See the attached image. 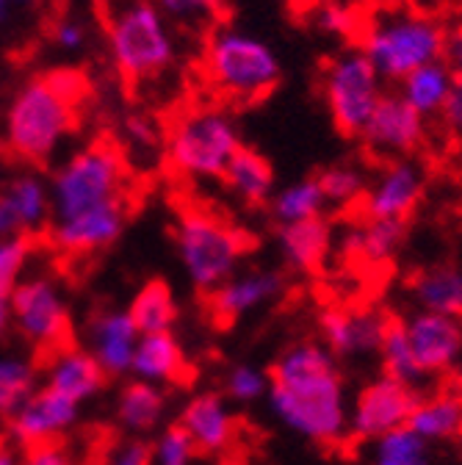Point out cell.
<instances>
[{"mask_svg":"<svg viewBox=\"0 0 462 465\" xmlns=\"http://www.w3.org/2000/svg\"><path fill=\"white\" fill-rule=\"evenodd\" d=\"M269 404L274 416L313 443H340L349 427L346 388L338 358L316 341L288 346L269 371Z\"/></svg>","mask_w":462,"mask_h":465,"instance_id":"6da1fadb","label":"cell"},{"mask_svg":"<svg viewBox=\"0 0 462 465\" xmlns=\"http://www.w3.org/2000/svg\"><path fill=\"white\" fill-rule=\"evenodd\" d=\"M103 23L113 67L131 89L155 84L175 67V25L152 0H103Z\"/></svg>","mask_w":462,"mask_h":465,"instance_id":"7a4b0ae2","label":"cell"},{"mask_svg":"<svg viewBox=\"0 0 462 465\" xmlns=\"http://www.w3.org/2000/svg\"><path fill=\"white\" fill-rule=\"evenodd\" d=\"M202 75L221 100L252 105L277 89L282 67L269 42L233 25H216L205 39Z\"/></svg>","mask_w":462,"mask_h":465,"instance_id":"3957f363","label":"cell"},{"mask_svg":"<svg viewBox=\"0 0 462 465\" xmlns=\"http://www.w3.org/2000/svg\"><path fill=\"white\" fill-rule=\"evenodd\" d=\"M81 108L53 92L42 75L25 81L9 100L4 116L6 147L25 163H50L78 131Z\"/></svg>","mask_w":462,"mask_h":465,"instance_id":"277c9868","label":"cell"},{"mask_svg":"<svg viewBox=\"0 0 462 465\" xmlns=\"http://www.w3.org/2000/svg\"><path fill=\"white\" fill-rule=\"evenodd\" d=\"M446 47V31L413 12H379L360 31V50L382 81L398 84L418 67L440 62Z\"/></svg>","mask_w":462,"mask_h":465,"instance_id":"5b68a950","label":"cell"},{"mask_svg":"<svg viewBox=\"0 0 462 465\" xmlns=\"http://www.w3.org/2000/svg\"><path fill=\"white\" fill-rule=\"evenodd\" d=\"M175 242L192 285L202 294H211L233 277L252 247L244 230L205 208H186L178 216Z\"/></svg>","mask_w":462,"mask_h":465,"instance_id":"8992f818","label":"cell"},{"mask_svg":"<svg viewBox=\"0 0 462 465\" xmlns=\"http://www.w3.org/2000/svg\"><path fill=\"white\" fill-rule=\"evenodd\" d=\"M120 197H128V163L123 150L108 139L75 150L50 181L53 219H64Z\"/></svg>","mask_w":462,"mask_h":465,"instance_id":"52a82bcc","label":"cell"},{"mask_svg":"<svg viewBox=\"0 0 462 465\" xmlns=\"http://www.w3.org/2000/svg\"><path fill=\"white\" fill-rule=\"evenodd\" d=\"M241 147V134L227 108L197 105L183 111L163 136L166 161L183 178H221L227 161Z\"/></svg>","mask_w":462,"mask_h":465,"instance_id":"ba28073f","label":"cell"},{"mask_svg":"<svg viewBox=\"0 0 462 465\" xmlns=\"http://www.w3.org/2000/svg\"><path fill=\"white\" fill-rule=\"evenodd\" d=\"M321 94L338 134L355 139L385 92L366 53L360 47H343L321 70Z\"/></svg>","mask_w":462,"mask_h":465,"instance_id":"9c48e42d","label":"cell"},{"mask_svg":"<svg viewBox=\"0 0 462 465\" xmlns=\"http://www.w3.org/2000/svg\"><path fill=\"white\" fill-rule=\"evenodd\" d=\"M12 324L42 355L70 346V308L47 277H25L9 294Z\"/></svg>","mask_w":462,"mask_h":465,"instance_id":"30bf717a","label":"cell"},{"mask_svg":"<svg viewBox=\"0 0 462 465\" xmlns=\"http://www.w3.org/2000/svg\"><path fill=\"white\" fill-rule=\"evenodd\" d=\"M421 396H424L421 391L404 385L398 380H390L385 374L379 380H371L355 396L346 435L366 443V440H377L393 430L408 427Z\"/></svg>","mask_w":462,"mask_h":465,"instance_id":"8fae6325","label":"cell"},{"mask_svg":"<svg viewBox=\"0 0 462 465\" xmlns=\"http://www.w3.org/2000/svg\"><path fill=\"white\" fill-rule=\"evenodd\" d=\"M128 216H131V200L120 197L78 211L64 219H53L47 227V236L50 244L55 250H62L64 255H92L123 236Z\"/></svg>","mask_w":462,"mask_h":465,"instance_id":"7c38bea8","label":"cell"},{"mask_svg":"<svg viewBox=\"0 0 462 465\" xmlns=\"http://www.w3.org/2000/svg\"><path fill=\"white\" fill-rule=\"evenodd\" d=\"M78 411L81 404L55 393L53 388H36L9 416V435L25 451L62 440V435L70 432L78 421Z\"/></svg>","mask_w":462,"mask_h":465,"instance_id":"4fadbf2b","label":"cell"},{"mask_svg":"<svg viewBox=\"0 0 462 465\" xmlns=\"http://www.w3.org/2000/svg\"><path fill=\"white\" fill-rule=\"evenodd\" d=\"M424 134H427L424 116L413 105L404 103L396 92L379 97L369 123L360 131V139L374 155L401 158L416 153L424 144Z\"/></svg>","mask_w":462,"mask_h":465,"instance_id":"5bb4252c","label":"cell"},{"mask_svg":"<svg viewBox=\"0 0 462 465\" xmlns=\"http://www.w3.org/2000/svg\"><path fill=\"white\" fill-rule=\"evenodd\" d=\"M390 316L363 308H327L319 316V330L332 358L379 355L382 335Z\"/></svg>","mask_w":462,"mask_h":465,"instance_id":"9a60e30c","label":"cell"},{"mask_svg":"<svg viewBox=\"0 0 462 465\" xmlns=\"http://www.w3.org/2000/svg\"><path fill=\"white\" fill-rule=\"evenodd\" d=\"M408 341L418 369L429 374H443L457 366L462 358V322L440 313H416L404 322Z\"/></svg>","mask_w":462,"mask_h":465,"instance_id":"2e32d148","label":"cell"},{"mask_svg":"<svg viewBox=\"0 0 462 465\" xmlns=\"http://www.w3.org/2000/svg\"><path fill=\"white\" fill-rule=\"evenodd\" d=\"M424 197V172L413 161H393L360 203L366 219L408 222Z\"/></svg>","mask_w":462,"mask_h":465,"instance_id":"e0dca14e","label":"cell"},{"mask_svg":"<svg viewBox=\"0 0 462 465\" xmlns=\"http://www.w3.org/2000/svg\"><path fill=\"white\" fill-rule=\"evenodd\" d=\"M285 288V280L280 272H266V269H250L244 274H233L224 280L216 291L208 294V308L216 316V322L230 324L239 316L274 302Z\"/></svg>","mask_w":462,"mask_h":465,"instance_id":"ac0fdd59","label":"cell"},{"mask_svg":"<svg viewBox=\"0 0 462 465\" xmlns=\"http://www.w3.org/2000/svg\"><path fill=\"white\" fill-rule=\"evenodd\" d=\"M44 377H47V388L73 399L75 404H84L86 399L97 396L108 382V374L103 371V366L94 361L89 349L73 343L47 355Z\"/></svg>","mask_w":462,"mask_h":465,"instance_id":"d6986e66","label":"cell"},{"mask_svg":"<svg viewBox=\"0 0 462 465\" xmlns=\"http://www.w3.org/2000/svg\"><path fill=\"white\" fill-rule=\"evenodd\" d=\"M89 341L94 361L108 377H120L131 371L133 352L139 343V330L131 322L128 311H103L89 322Z\"/></svg>","mask_w":462,"mask_h":465,"instance_id":"ffe728a7","label":"cell"},{"mask_svg":"<svg viewBox=\"0 0 462 465\" xmlns=\"http://www.w3.org/2000/svg\"><path fill=\"white\" fill-rule=\"evenodd\" d=\"M181 427L189 432L200 454H224L236 440L239 424L230 407L216 393H202L186 404Z\"/></svg>","mask_w":462,"mask_h":465,"instance_id":"44dd1931","label":"cell"},{"mask_svg":"<svg viewBox=\"0 0 462 465\" xmlns=\"http://www.w3.org/2000/svg\"><path fill=\"white\" fill-rule=\"evenodd\" d=\"M277 242L288 266L302 274H313L327 263L332 247V227L324 216L280 224Z\"/></svg>","mask_w":462,"mask_h":465,"instance_id":"7402d4cb","label":"cell"},{"mask_svg":"<svg viewBox=\"0 0 462 465\" xmlns=\"http://www.w3.org/2000/svg\"><path fill=\"white\" fill-rule=\"evenodd\" d=\"M131 371L136 374V380H144L152 385H163V382L175 385L189 374L183 346L172 335V330L139 335Z\"/></svg>","mask_w":462,"mask_h":465,"instance_id":"603a6c76","label":"cell"},{"mask_svg":"<svg viewBox=\"0 0 462 465\" xmlns=\"http://www.w3.org/2000/svg\"><path fill=\"white\" fill-rule=\"evenodd\" d=\"M0 200L12 211L20 236H34L44 230L53 219V203H50V183H44L36 172H23L4 186Z\"/></svg>","mask_w":462,"mask_h":465,"instance_id":"cb8c5ba5","label":"cell"},{"mask_svg":"<svg viewBox=\"0 0 462 465\" xmlns=\"http://www.w3.org/2000/svg\"><path fill=\"white\" fill-rule=\"evenodd\" d=\"M230 192H233L241 203L247 205H263L271 197V186H274V169L266 161V155H260L255 147L241 144L233 158L227 161L221 178H219Z\"/></svg>","mask_w":462,"mask_h":465,"instance_id":"d4e9b609","label":"cell"},{"mask_svg":"<svg viewBox=\"0 0 462 465\" xmlns=\"http://www.w3.org/2000/svg\"><path fill=\"white\" fill-rule=\"evenodd\" d=\"M408 427L429 440H457L462 438V391H437L421 396Z\"/></svg>","mask_w":462,"mask_h":465,"instance_id":"484cf974","label":"cell"},{"mask_svg":"<svg viewBox=\"0 0 462 465\" xmlns=\"http://www.w3.org/2000/svg\"><path fill=\"white\" fill-rule=\"evenodd\" d=\"M413 297L427 313H440L462 322V272L454 266H435L421 272L413 285Z\"/></svg>","mask_w":462,"mask_h":465,"instance_id":"4316f807","label":"cell"},{"mask_svg":"<svg viewBox=\"0 0 462 465\" xmlns=\"http://www.w3.org/2000/svg\"><path fill=\"white\" fill-rule=\"evenodd\" d=\"M404 232H408V222L398 219H366V224L355 227L343 242V250L352 258L363 263H385L396 255V250L404 242Z\"/></svg>","mask_w":462,"mask_h":465,"instance_id":"83f0119b","label":"cell"},{"mask_svg":"<svg viewBox=\"0 0 462 465\" xmlns=\"http://www.w3.org/2000/svg\"><path fill=\"white\" fill-rule=\"evenodd\" d=\"M166 411V396L161 385L133 380L120 391L117 399V419L131 432H150L158 427L161 416Z\"/></svg>","mask_w":462,"mask_h":465,"instance_id":"f1b7e54d","label":"cell"},{"mask_svg":"<svg viewBox=\"0 0 462 465\" xmlns=\"http://www.w3.org/2000/svg\"><path fill=\"white\" fill-rule=\"evenodd\" d=\"M131 322L136 324L139 335L147 332H169L172 324L178 319V305L175 297H172V288L163 280H147L139 294L133 297L131 308H128Z\"/></svg>","mask_w":462,"mask_h":465,"instance_id":"f546056e","label":"cell"},{"mask_svg":"<svg viewBox=\"0 0 462 465\" xmlns=\"http://www.w3.org/2000/svg\"><path fill=\"white\" fill-rule=\"evenodd\" d=\"M398 97L413 105L421 116L437 114L454 86L451 73L446 70L443 62H432L427 67H418L416 73H410L404 81H398Z\"/></svg>","mask_w":462,"mask_h":465,"instance_id":"4dcf8cb0","label":"cell"},{"mask_svg":"<svg viewBox=\"0 0 462 465\" xmlns=\"http://www.w3.org/2000/svg\"><path fill=\"white\" fill-rule=\"evenodd\" d=\"M379 358H382L385 377L398 380L404 385L421 391V382L427 380V374L418 369V363L413 358V349H410V341H408V330H404V319L390 316V322L385 327V335H382Z\"/></svg>","mask_w":462,"mask_h":465,"instance_id":"1f68e13d","label":"cell"},{"mask_svg":"<svg viewBox=\"0 0 462 465\" xmlns=\"http://www.w3.org/2000/svg\"><path fill=\"white\" fill-rule=\"evenodd\" d=\"M269 200H271V216L280 224H291V222H302V219L321 216L324 213V205H327V200H324L316 178H308V181L285 186L282 192H277Z\"/></svg>","mask_w":462,"mask_h":465,"instance_id":"d6a6232c","label":"cell"},{"mask_svg":"<svg viewBox=\"0 0 462 465\" xmlns=\"http://www.w3.org/2000/svg\"><path fill=\"white\" fill-rule=\"evenodd\" d=\"M371 465H429V443L410 427L371 440Z\"/></svg>","mask_w":462,"mask_h":465,"instance_id":"836d02e7","label":"cell"},{"mask_svg":"<svg viewBox=\"0 0 462 465\" xmlns=\"http://www.w3.org/2000/svg\"><path fill=\"white\" fill-rule=\"evenodd\" d=\"M36 391V369L23 358H0V416L9 419Z\"/></svg>","mask_w":462,"mask_h":465,"instance_id":"e575fe53","label":"cell"},{"mask_svg":"<svg viewBox=\"0 0 462 465\" xmlns=\"http://www.w3.org/2000/svg\"><path fill=\"white\" fill-rule=\"evenodd\" d=\"M175 28H216L224 15V0H152Z\"/></svg>","mask_w":462,"mask_h":465,"instance_id":"d590c367","label":"cell"},{"mask_svg":"<svg viewBox=\"0 0 462 465\" xmlns=\"http://www.w3.org/2000/svg\"><path fill=\"white\" fill-rule=\"evenodd\" d=\"M327 203L352 205L363 197V174L355 166H329L316 178Z\"/></svg>","mask_w":462,"mask_h":465,"instance_id":"8d00e7d4","label":"cell"},{"mask_svg":"<svg viewBox=\"0 0 462 465\" xmlns=\"http://www.w3.org/2000/svg\"><path fill=\"white\" fill-rule=\"evenodd\" d=\"M28 258H31V239L28 236L0 239V297L9 300L15 285L23 280Z\"/></svg>","mask_w":462,"mask_h":465,"instance_id":"74e56055","label":"cell"},{"mask_svg":"<svg viewBox=\"0 0 462 465\" xmlns=\"http://www.w3.org/2000/svg\"><path fill=\"white\" fill-rule=\"evenodd\" d=\"M197 446L181 424L166 427L152 446V465H192L197 457Z\"/></svg>","mask_w":462,"mask_h":465,"instance_id":"f35d334b","label":"cell"},{"mask_svg":"<svg viewBox=\"0 0 462 465\" xmlns=\"http://www.w3.org/2000/svg\"><path fill=\"white\" fill-rule=\"evenodd\" d=\"M42 78L47 81L53 92H59L64 100H70L78 108H84V103L89 100V92H92L89 78L75 67H55V70L42 73Z\"/></svg>","mask_w":462,"mask_h":465,"instance_id":"ab89813d","label":"cell"},{"mask_svg":"<svg viewBox=\"0 0 462 465\" xmlns=\"http://www.w3.org/2000/svg\"><path fill=\"white\" fill-rule=\"evenodd\" d=\"M269 391V380L255 366H236L227 374V396L236 401H255Z\"/></svg>","mask_w":462,"mask_h":465,"instance_id":"60d3db41","label":"cell"},{"mask_svg":"<svg viewBox=\"0 0 462 465\" xmlns=\"http://www.w3.org/2000/svg\"><path fill=\"white\" fill-rule=\"evenodd\" d=\"M313 25L321 28L324 34H332V36H355V34H360L358 17L349 9H346V6L335 4V0H329V4H321L316 9Z\"/></svg>","mask_w":462,"mask_h":465,"instance_id":"b9f144b4","label":"cell"},{"mask_svg":"<svg viewBox=\"0 0 462 465\" xmlns=\"http://www.w3.org/2000/svg\"><path fill=\"white\" fill-rule=\"evenodd\" d=\"M50 39H53L55 47L64 50V53H81L89 45V28L78 17H64V20H59L53 25Z\"/></svg>","mask_w":462,"mask_h":465,"instance_id":"7bdbcfd3","label":"cell"},{"mask_svg":"<svg viewBox=\"0 0 462 465\" xmlns=\"http://www.w3.org/2000/svg\"><path fill=\"white\" fill-rule=\"evenodd\" d=\"M125 136L139 147V150H158L163 144L161 128L155 125L152 116L147 114H131L125 120Z\"/></svg>","mask_w":462,"mask_h":465,"instance_id":"ee69618b","label":"cell"},{"mask_svg":"<svg viewBox=\"0 0 462 465\" xmlns=\"http://www.w3.org/2000/svg\"><path fill=\"white\" fill-rule=\"evenodd\" d=\"M25 465H81L73 451L62 443V440H53L36 449L25 451Z\"/></svg>","mask_w":462,"mask_h":465,"instance_id":"f6af8a7d","label":"cell"},{"mask_svg":"<svg viewBox=\"0 0 462 465\" xmlns=\"http://www.w3.org/2000/svg\"><path fill=\"white\" fill-rule=\"evenodd\" d=\"M105 465H152V446L144 440H131L113 451Z\"/></svg>","mask_w":462,"mask_h":465,"instance_id":"bcb514c9","label":"cell"},{"mask_svg":"<svg viewBox=\"0 0 462 465\" xmlns=\"http://www.w3.org/2000/svg\"><path fill=\"white\" fill-rule=\"evenodd\" d=\"M437 114H440L443 125L451 134L462 136V84L454 81V86H451V92H448V97H446V103H443V108Z\"/></svg>","mask_w":462,"mask_h":465,"instance_id":"7dc6e473","label":"cell"},{"mask_svg":"<svg viewBox=\"0 0 462 465\" xmlns=\"http://www.w3.org/2000/svg\"><path fill=\"white\" fill-rule=\"evenodd\" d=\"M440 62L446 64V70L451 73V78L457 84H462V31L454 36H446V47H443V58Z\"/></svg>","mask_w":462,"mask_h":465,"instance_id":"c3c4849f","label":"cell"},{"mask_svg":"<svg viewBox=\"0 0 462 465\" xmlns=\"http://www.w3.org/2000/svg\"><path fill=\"white\" fill-rule=\"evenodd\" d=\"M39 0H0V28H6L15 17L34 9Z\"/></svg>","mask_w":462,"mask_h":465,"instance_id":"681fc988","label":"cell"},{"mask_svg":"<svg viewBox=\"0 0 462 465\" xmlns=\"http://www.w3.org/2000/svg\"><path fill=\"white\" fill-rule=\"evenodd\" d=\"M0 465H25V457L20 454L17 443H9L0 438Z\"/></svg>","mask_w":462,"mask_h":465,"instance_id":"f907efd6","label":"cell"},{"mask_svg":"<svg viewBox=\"0 0 462 465\" xmlns=\"http://www.w3.org/2000/svg\"><path fill=\"white\" fill-rule=\"evenodd\" d=\"M9 324H12V311H9V300L0 297V341L9 332Z\"/></svg>","mask_w":462,"mask_h":465,"instance_id":"816d5d0a","label":"cell"},{"mask_svg":"<svg viewBox=\"0 0 462 465\" xmlns=\"http://www.w3.org/2000/svg\"><path fill=\"white\" fill-rule=\"evenodd\" d=\"M385 4H401V0H385Z\"/></svg>","mask_w":462,"mask_h":465,"instance_id":"f5cc1de1","label":"cell"},{"mask_svg":"<svg viewBox=\"0 0 462 465\" xmlns=\"http://www.w3.org/2000/svg\"><path fill=\"white\" fill-rule=\"evenodd\" d=\"M459 361H462V358H459Z\"/></svg>","mask_w":462,"mask_h":465,"instance_id":"db71d44e","label":"cell"}]
</instances>
